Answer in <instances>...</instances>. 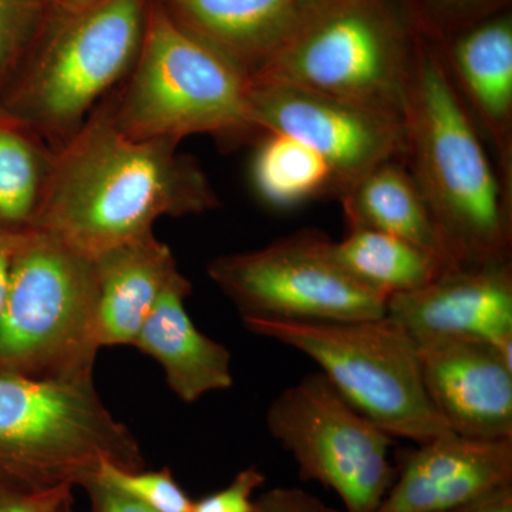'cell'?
<instances>
[{
  "mask_svg": "<svg viewBox=\"0 0 512 512\" xmlns=\"http://www.w3.org/2000/svg\"><path fill=\"white\" fill-rule=\"evenodd\" d=\"M220 205L197 158L171 141L127 136L104 100L56 151L35 227L94 258L153 234L161 218Z\"/></svg>",
  "mask_w": 512,
  "mask_h": 512,
  "instance_id": "obj_1",
  "label": "cell"
},
{
  "mask_svg": "<svg viewBox=\"0 0 512 512\" xmlns=\"http://www.w3.org/2000/svg\"><path fill=\"white\" fill-rule=\"evenodd\" d=\"M403 123V161L429 207L447 268L511 261L512 197L439 52L421 37Z\"/></svg>",
  "mask_w": 512,
  "mask_h": 512,
  "instance_id": "obj_2",
  "label": "cell"
},
{
  "mask_svg": "<svg viewBox=\"0 0 512 512\" xmlns=\"http://www.w3.org/2000/svg\"><path fill=\"white\" fill-rule=\"evenodd\" d=\"M151 0H99L50 10L0 94V109L57 151L83 127L136 62Z\"/></svg>",
  "mask_w": 512,
  "mask_h": 512,
  "instance_id": "obj_3",
  "label": "cell"
},
{
  "mask_svg": "<svg viewBox=\"0 0 512 512\" xmlns=\"http://www.w3.org/2000/svg\"><path fill=\"white\" fill-rule=\"evenodd\" d=\"M247 92L237 69L151 0L136 62L106 103L117 128L137 140L210 136L238 146L259 138Z\"/></svg>",
  "mask_w": 512,
  "mask_h": 512,
  "instance_id": "obj_4",
  "label": "cell"
},
{
  "mask_svg": "<svg viewBox=\"0 0 512 512\" xmlns=\"http://www.w3.org/2000/svg\"><path fill=\"white\" fill-rule=\"evenodd\" d=\"M99 284L92 256L42 228L20 232L0 311V373L94 382Z\"/></svg>",
  "mask_w": 512,
  "mask_h": 512,
  "instance_id": "obj_5",
  "label": "cell"
},
{
  "mask_svg": "<svg viewBox=\"0 0 512 512\" xmlns=\"http://www.w3.org/2000/svg\"><path fill=\"white\" fill-rule=\"evenodd\" d=\"M106 463L146 467L140 443L94 382L0 373V495L84 488Z\"/></svg>",
  "mask_w": 512,
  "mask_h": 512,
  "instance_id": "obj_6",
  "label": "cell"
},
{
  "mask_svg": "<svg viewBox=\"0 0 512 512\" xmlns=\"http://www.w3.org/2000/svg\"><path fill=\"white\" fill-rule=\"evenodd\" d=\"M419 35L397 0H325L248 83H284L403 116Z\"/></svg>",
  "mask_w": 512,
  "mask_h": 512,
  "instance_id": "obj_7",
  "label": "cell"
},
{
  "mask_svg": "<svg viewBox=\"0 0 512 512\" xmlns=\"http://www.w3.org/2000/svg\"><path fill=\"white\" fill-rule=\"evenodd\" d=\"M244 326L312 359L336 392L389 436L423 444L453 433L427 396L417 343L393 319Z\"/></svg>",
  "mask_w": 512,
  "mask_h": 512,
  "instance_id": "obj_8",
  "label": "cell"
},
{
  "mask_svg": "<svg viewBox=\"0 0 512 512\" xmlns=\"http://www.w3.org/2000/svg\"><path fill=\"white\" fill-rule=\"evenodd\" d=\"M316 229L254 251L218 256L207 274L241 315L275 322H353L386 316L387 298L357 282Z\"/></svg>",
  "mask_w": 512,
  "mask_h": 512,
  "instance_id": "obj_9",
  "label": "cell"
},
{
  "mask_svg": "<svg viewBox=\"0 0 512 512\" xmlns=\"http://www.w3.org/2000/svg\"><path fill=\"white\" fill-rule=\"evenodd\" d=\"M269 434L292 454L305 480L339 495L346 512H377L393 484V437L357 412L322 373L279 393L266 413Z\"/></svg>",
  "mask_w": 512,
  "mask_h": 512,
  "instance_id": "obj_10",
  "label": "cell"
},
{
  "mask_svg": "<svg viewBox=\"0 0 512 512\" xmlns=\"http://www.w3.org/2000/svg\"><path fill=\"white\" fill-rule=\"evenodd\" d=\"M247 101L258 137L291 136L328 161L336 198L384 161L403 160L400 114L284 83H248Z\"/></svg>",
  "mask_w": 512,
  "mask_h": 512,
  "instance_id": "obj_11",
  "label": "cell"
},
{
  "mask_svg": "<svg viewBox=\"0 0 512 512\" xmlns=\"http://www.w3.org/2000/svg\"><path fill=\"white\" fill-rule=\"evenodd\" d=\"M427 396L448 429L477 440H512L511 350L480 339L416 342Z\"/></svg>",
  "mask_w": 512,
  "mask_h": 512,
  "instance_id": "obj_12",
  "label": "cell"
},
{
  "mask_svg": "<svg viewBox=\"0 0 512 512\" xmlns=\"http://www.w3.org/2000/svg\"><path fill=\"white\" fill-rule=\"evenodd\" d=\"M387 318L414 342L480 339L512 352V264L447 268L429 284L387 299Z\"/></svg>",
  "mask_w": 512,
  "mask_h": 512,
  "instance_id": "obj_13",
  "label": "cell"
},
{
  "mask_svg": "<svg viewBox=\"0 0 512 512\" xmlns=\"http://www.w3.org/2000/svg\"><path fill=\"white\" fill-rule=\"evenodd\" d=\"M433 46L512 197L511 10Z\"/></svg>",
  "mask_w": 512,
  "mask_h": 512,
  "instance_id": "obj_14",
  "label": "cell"
},
{
  "mask_svg": "<svg viewBox=\"0 0 512 512\" xmlns=\"http://www.w3.org/2000/svg\"><path fill=\"white\" fill-rule=\"evenodd\" d=\"M512 485V440L444 434L419 444L377 512H451Z\"/></svg>",
  "mask_w": 512,
  "mask_h": 512,
  "instance_id": "obj_15",
  "label": "cell"
},
{
  "mask_svg": "<svg viewBox=\"0 0 512 512\" xmlns=\"http://www.w3.org/2000/svg\"><path fill=\"white\" fill-rule=\"evenodd\" d=\"M171 18L247 82L271 62L325 0H158Z\"/></svg>",
  "mask_w": 512,
  "mask_h": 512,
  "instance_id": "obj_16",
  "label": "cell"
},
{
  "mask_svg": "<svg viewBox=\"0 0 512 512\" xmlns=\"http://www.w3.org/2000/svg\"><path fill=\"white\" fill-rule=\"evenodd\" d=\"M191 282L180 272L167 286L134 348L156 360L164 370L171 392L184 403H195L205 394L231 389L232 355L227 346L204 335L185 308Z\"/></svg>",
  "mask_w": 512,
  "mask_h": 512,
  "instance_id": "obj_17",
  "label": "cell"
},
{
  "mask_svg": "<svg viewBox=\"0 0 512 512\" xmlns=\"http://www.w3.org/2000/svg\"><path fill=\"white\" fill-rule=\"evenodd\" d=\"M93 259L101 349L133 346L158 299L181 272L173 251L153 232Z\"/></svg>",
  "mask_w": 512,
  "mask_h": 512,
  "instance_id": "obj_18",
  "label": "cell"
},
{
  "mask_svg": "<svg viewBox=\"0 0 512 512\" xmlns=\"http://www.w3.org/2000/svg\"><path fill=\"white\" fill-rule=\"evenodd\" d=\"M349 228H367L403 239L446 266L436 225L402 158L384 161L338 198Z\"/></svg>",
  "mask_w": 512,
  "mask_h": 512,
  "instance_id": "obj_19",
  "label": "cell"
},
{
  "mask_svg": "<svg viewBox=\"0 0 512 512\" xmlns=\"http://www.w3.org/2000/svg\"><path fill=\"white\" fill-rule=\"evenodd\" d=\"M56 151L0 109V227L33 228L45 202Z\"/></svg>",
  "mask_w": 512,
  "mask_h": 512,
  "instance_id": "obj_20",
  "label": "cell"
},
{
  "mask_svg": "<svg viewBox=\"0 0 512 512\" xmlns=\"http://www.w3.org/2000/svg\"><path fill=\"white\" fill-rule=\"evenodd\" d=\"M332 252L357 282L387 299L429 284L446 269L429 252L375 229L349 228L342 241L332 242Z\"/></svg>",
  "mask_w": 512,
  "mask_h": 512,
  "instance_id": "obj_21",
  "label": "cell"
},
{
  "mask_svg": "<svg viewBox=\"0 0 512 512\" xmlns=\"http://www.w3.org/2000/svg\"><path fill=\"white\" fill-rule=\"evenodd\" d=\"M252 181L259 197L276 208H292L338 195L335 174L319 153L291 136L266 133L256 140Z\"/></svg>",
  "mask_w": 512,
  "mask_h": 512,
  "instance_id": "obj_22",
  "label": "cell"
},
{
  "mask_svg": "<svg viewBox=\"0 0 512 512\" xmlns=\"http://www.w3.org/2000/svg\"><path fill=\"white\" fill-rule=\"evenodd\" d=\"M417 35L441 45L478 22L511 10L512 0H397Z\"/></svg>",
  "mask_w": 512,
  "mask_h": 512,
  "instance_id": "obj_23",
  "label": "cell"
},
{
  "mask_svg": "<svg viewBox=\"0 0 512 512\" xmlns=\"http://www.w3.org/2000/svg\"><path fill=\"white\" fill-rule=\"evenodd\" d=\"M97 480L156 512H191L194 503L168 468L124 470L106 463L100 468Z\"/></svg>",
  "mask_w": 512,
  "mask_h": 512,
  "instance_id": "obj_24",
  "label": "cell"
},
{
  "mask_svg": "<svg viewBox=\"0 0 512 512\" xmlns=\"http://www.w3.org/2000/svg\"><path fill=\"white\" fill-rule=\"evenodd\" d=\"M47 13L42 0H0V94L45 25Z\"/></svg>",
  "mask_w": 512,
  "mask_h": 512,
  "instance_id": "obj_25",
  "label": "cell"
},
{
  "mask_svg": "<svg viewBox=\"0 0 512 512\" xmlns=\"http://www.w3.org/2000/svg\"><path fill=\"white\" fill-rule=\"evenodd\" d=\"M265 484V476L255 466L239 471L231 484L217 493L192 503L191 512H254V493Z\"/></svg>",
  "mask_w": 512,
  "mask_h": 512,
  "instance_id": "obj_26",
  "label": "cell"
},
{
  "mask_svg": "<svg viewBox=\"0 0 512 512\" xmlns=\"http://www.w3.org/2000/svg\"><path fill=\"white\" fill-rule=\"evenodd\" d=\"M254 512H339L301 488H274L255 500Z\"/></svg>",
  "mask_w": 512,
  "mask_h": 512,
  "instance_id": "obj_27",
  "label": "cell"
},
{
  "mask_svg": "<svg viewBox=\"0 0 512 512\" xmlns=\"http://www.w3.org/2000/svg\"><path fill=\"white\" fill-rule=\"evenodd\" d=\"M73 487H57L35 494L0 495V512H60L73 501Z\"/></svg>",
  "mask_w": 512,
  "mask_h": 512,
  "instance_id": "obj_28",
  "label": "cell"
},
{
  "mask_svg": "<svg viewBox=\"0 0 512 512\" xmlns=\"http://www.w3.org/2000/svg\"><path fill=\"white\" fill-rule=\"evenodd\" d=\"M90 498L92 512H156L134 498L114 490L110 485L93 480L84 487Z\"/></svg>",
  "mask_w": 512,
  "mask_h": 512,
  "instance_id": "obj_29",
  "label": "cell"
},
{
  "mask_svg": "<svg viewBox=\"0 0 512 512\" xmlns=\"http://www.w3.org/2000/svg\"><path fill=\"white\" fill-rule=\"evenodd\" d=\"M20 232L0 227V311L5 301L6 289H8L10 265H12L13 254Z\"/></svg>",
  "mask_w": 512,
  "mask_h": 512,
  "instance_id": "obj_30",
  "label": "cell"
},
{
  "mask_svg": "<svg viewBox=\"0 0 512 512\" xmlns=\"http://www.w3.org/2000/svg\"><path fill=\"white\" fill-rule=\"evenodd\" d=\"M451 512H512V485L493 491Z\"/></svg>",
  "mask_w": 512,
  "mask_h": 512,
  "instance_id": "obj_31",
  "label": "cell"
},
{
  "mask_svg": "<svg viewBox=\"0 0 512 512\" xmlns=\"http://www.w3.org/2000/svg\"><path fill=\"white\" fill-rule=\"evenodd\" d=\"M50 10H74L86 8L99 0H42Z\"/></svg>",
  "mask_w": 512,
  "mask_h": 512,
  "instance_id": "obj_32",
  "label": "cell"
},
{
  "mask_svg": "<svg viewBox=\"0 0 512 512\" xmlns=\"http://www.w3.org/2000/svg\"><path fill=\"white\" fill-rule=\"evenodd\" d=\"M72 503H73V501H70V503H67L66 505H64V507L62 508V510H60V512H74L73 508H72Z\"/></svg>",
  "mask_w": 512,
  "mask_h": 512,
  "instance_id": "obj_33",
  "label": "cell"
}]
</instances>
